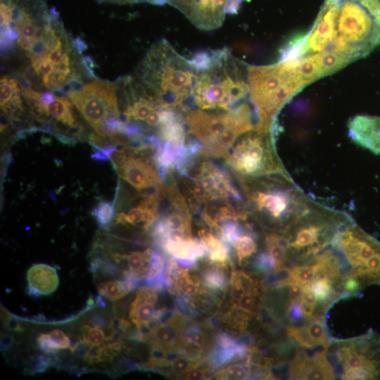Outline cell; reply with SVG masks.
<instances>
[{"mask_svg": "<svg viewBox=\"0 0 380 380\" xmlns=\"http://www.w3.org/2000/svg\"><path fill=\"white\" fill-rule=\"evenodd\" d=\"M330 55L344 68L380 46V0H325Z\"/></svg>", "mask_w": 380, "mask_h": 380, "instance_id": "cell-1", "label": "cell"}, {"mask_svg": "<svg viewBox=\"0 0 380 380\" xmlns=\"http://www.w3.org/2000/svg\"><path fill=\"white\" fill-rule=\"evenodd\" d=\"M191 61L195 70L191 109L227 110L249 99L248 65L228 49L203 51Z\"/></svg>", "mask_w": 380, "mask_h": 380, "instance_id": "cell-2", "label": "cell"}, {"mask_svg": "<svg viewBox=\"0 0 380 380\" xmlns=\"http://www.w3.org/2000/svg\"><path fill=\"white\" fill-rule=\"evenodd\" d=\"M246 211L265 227L284 233L310 207L291 176L238 177Z\"/></svg>", "mask_w": 380, "mask_h": 380, "instance_id": "cell-3", "label": "cell"}, {"mask_svg": "<svg viewBox=\"0 0 380 380\" xmlns=\"http://www.w3.org/2000/svg\"><path fill=\"white\" fill-rule=\"evenodd\" d=\"M194 77L191 59L182 56L163 39L147 52L137 79L164 105L184 113L192 108Z\"/></svg>", "mask_w": 380, "mask_h": 380, "instance_id": "cell-4", "label": "cell"}, {"mask_svg": "<svg viewBox=\"0 0 380 380\" xmlns=\"http://www.w3.org/2000/svg\"><path fill=\"white\" fill-rule=\"evenodd\" d=\"M187 134L199 152L223 157L242 134L257 128L258 119L250 99L227 110L192 108L184 112Z\"/></svg>", "mask_w": 380, "mask_h": 380, "instance_id": "cell-5", "label": "cell"}, {"mask_svg": "<svg viewBox=\"0 0 380 380\" xmlns=\"http://www.w3.org/2000/svg\"><path fill=\"white\" fill-rule=\"evenodd\" d=\"M250 101L258 118V128L273 129L282 108L306 87L284 61L265 65H248Z\"/></svg>", "mask_w": 380, "mask_h": 380, "instance_id": "cell-6", "label": "cell"}, {"mask_svg": "<svg viewBox=\"0 0 380 380\" xmlns=\"http://www.w3.org/2000/svg\"><path fill=\"white\" fill-rule=\"evenodd\" d=\"M277 128H255L240 136L222 157L237 177L289 176L276 147Z\"/></svg>", "mask_w": 380, "mask_h": 380, "instance_id": "cell-7", "label": "cell"}, {"mask_svg": "<svg viewBox=\"0 0 380 380\" xmlns=\"http://www.w3.org/2000/svg\"><path fill=\"white\" fill-rule=\"evenodd\" d=\"M350 217L313 201L309 209L284 234L288 251L303 258L315 255L331 241Z\"/></svg>", "mask_w": 380, "mask_h": 380, "instance_id": "cell-8", "label": "cell"}, {"mask_svg": "<svg viewBox=\"0 0 380 380\" xmlns=\"http://www.w3.org/2000/svg\"><path fill=\"white\" fill-rule=\"evenodd\" d=\"M206 158L202 153L196 154L179 172L191 205L198 208L204 203L224 200L244 203L229 174Z\"/></svg>", "mask_w": 380, "mask_h": 380, "instance_id": "cell-9", "label": "cell"}, {"mask_svg": "<svg viewBox=\"0 0 380 380\" xmlns=\"http://www.w3.org/2000/svg\"><path fill=\"white\" fill-rule=\"evenodd\" d=\"M336 357L343 367L342 379H380V336L367 334L337 343Z\"/></svg>", "mask_w": 380, "mask_h": 380, "instance_id": "cell-10", "label": "cell"}, {"mask_svg": "<svg viewBox=\"0 0 380 380\" xmlns=\"http://www.w3.org/2000/svg\"><path fill=\"white\" fill-rule=\"evenodd\" d=\"M67 96L96 133L109 116L120 118L115 82L96 80Z\"/></svg>", "mask_w": 380, "mask_h": 380, "instance_id": "cell-11", "label": "cell"}, {"mask_svg": "<svg viewBox=\"0 0 380 380\" xmlns=\"http://www.w3.org/2000/svg\"><path fill=\"white\" fill-rule=\"evenodd\" d=\"M248 0H196L187 18L199 30H211L220 27L228 14L238 12Z\"/></svg>", "mask_w": 380, "mask_h": 380, "instance_id": "cell-12", "label": "cell"}, {"mask_svg": "<svg viewBox=\"0 0 380 380\" xmlns=\"http://www.w3.org/2000/svg\"><path fill=\"white\" fill-rule=\"evenodd\" d=\"M292 379H334L336 374L327 358V348L317 352L313 358L305 351L299 350L291 364Z\"/></svg>", "mask_w": 380, "mask_h": 380, "instance_id": "cell-13", "label": "cell"}, {"mask_svg": "<svg viewBox=\"0 0 380 380\" xmlns=\"http://www.w3.org/2000/svg\"><path fill=\"white\" fill-rule=\"evenodd\" d=\"M348 136L357 145L380 155V117L360 115L348 122Z\"/></svg>", "mask_w": 380, "mask_h": 380, "instance_id": "cell-14", "label": "cell"}, {"mask_svg": "<svg viewBox=\"0 0 380 380\" xmlns=\"http://www.w3.org/2000/svg\"><path fill=\"white\" fill-rule=\"evenodd\" d=\"M163 249L170 255L177 263L191 267L195 261L206 255L203 243L191 236L179 235L171 236L160 243Z\"/></svg>", "mask_w": 380, "mask_h": 380, "instance_id": "cell-15", "label": "cell"}, {"mask_svg": "<svg viewBox=\"0 0 380 380\" xmlns=\"http://www.w3.org/2000/svg\"><path fill=\"white\" fill-rule=\"evenodd\" d=\"M158 289L151 286L137 292L129 312V318L137 327H148L151 322L159 320L164 314L163 310L156 309Z\"/></svg>", "mask_w": 380, "mask_h": 380, "instance_id": "cell-16", "label": "cell"}, {"mask_svg": "<svg viewBox=\"0 0 380 380\" xmlns=\"http://www.w3.org/2000/svg\"><path fill=\"white\" fill-rule=\"evenodd\" d=\"M27 291L34 296L53 293L58 286L59 279L56 269L47 264H34L27 272Z\"/></svg>", "mask_w": 380, "mask_h": 380, "instance_id": "cell-17", "label": "cell"}, {"mask_svg": "<svg viewBox=\"0 0 380 380\" xmlns=\"http://www.w3.org/2000/svg\"><path fill=\"white\" fill-rule=\"evenodd\" d=\"M289 335L305 348H312L322 345L324 348L329 346L328 333L324 319L312 318L305 325L300 327L291 326L286 328Z\"/></svg>", "mask_w": 380, "mask_h": 380, "instance_id": "cell-18", "label": "cell"}, {"mask_svg": "<svg viewBox=\"0 0 380 380\" xmlns=\"http://www.w3.org/2000/svg\"><path fill=\"white\" fill-rule=\"evenodd\" d=\"M217 347L210 355V361L214 367H219L236 359H242L247 356V348L236 342L228 334H219Z\"/></svg>", "mask_w": 380, "mask_h": 380, "instance_id": "cell-19", "label": "cell"}, {"mask_svg": "<svg viewBox=\"0 0 380 380\" xmlns=\"http://www.w3.org/2000/svg\"><path fill=\"white\" fill-rule=\"evenodd\" d=\"M182 327V319L174 316L167 322L156 327L147 338H150L156 347L167 350H173L179 346V336Z\"/></svg>", "mask_w": 380, "mask_h": 380, "instance_id": "cell-20", "label": "cell"}, {"mask_svg": "<svg viewBox=\"0 0 380 380\" xmlns=\"http://www.w3.org/2000/svg\"><path fill=\"white\" fill-rule=\"evenodd\" d=\"M198 235L205 248L206 255L212 262L227 263L230 253L227 243L205 229L199 230Z\"/></svg>", "mask_w": 380, "mask_h": 380, "instance_id": "cell-21", "label": "cell"}, {"mask_svg": "<svg viewBox=\"0 0 380 380\" xmlns=\"http://www.w3.org/2000/svg\"><path fill=\"white\" fill-rule=\"evenodd\" d=\"M152 251L151 249H146L143 252L134 251L129 254H115L113 257L118 262L126 260L129 268L127 272L140 281L141 279H146L148 274Z\"/></svg>", "mask_w": 380, "mask_h": 380, "instance_id": "cell-22", "label": "cell"}, {"mask_svg": "<svg viewBox=\"0 0 380 380\" xmlns=\"http://www.w3.org/2000/svg\"><path fill=\"white\" fill-rule=\"evenodd\" d=\"M137 284V281L133 278L124 277L122 280H110L100 283L98 291L104 298L115 300L125 296Z\"/></svg>", "mask_w": 380, "mask_h": 380, "instance_id": "cell-23", "label": "cell"}, {"mask_svg": "<svg viewBox=\"0 0 380 380\" xmlns=\"http://www.w3.org/2000/svg\"><path fill=\"white\" fill-rule=\"evenodd\" d=\"M49 115H51L58 122L72 127L76 125L70 99L64 96H56L54 101L48 106Z\"/></svg>", "mask_w": 380, "mask_h": 380, "instance_id": "cell-24", "label": "cell"}, {"mask_svg": "<svg viewBox=\"0 0 380 380\" xmlns=\"http://www.w3.org/2000/svg\"><path fill=\"white\" fill-rule=\"evenodd\" d=\"M205 336L200 327H183L179 336V347L184 349L199 350L205 344Z\"/></svg>", "mask_w": 380, "mask_h": 380, "instance_id": "cell-25", "label": "cell"}, {"mask_svg": "<svg viewBox=\"0 0 380 380\" xmlns=\"http://www.w3.org/2000/svg\"><path fill=\"white\" fill-rule=\"evenodd\" d=\"M213 263V266L207 269L203 276L205 285L213 289H222L228 284L229 279L226 274L225 264Z\"/></svg>", "mask_w": 380, "mask_h": 380, "instance_id": "cell-26", "label": "cell"}, {"mask_svg": "<svg viewBox=\"0 0 380 380\" xmlns=\"http://www.w3.org/2000/svg\"><path fill=\"white\" fill-rule=\"evenodd\" d=\"M236 253L239 264L257 252V243L251 233L245 231L231 243Z\"/></svg>", "mask_w": 380, "mask_h": 380, "instance_id": "cell-27", "label": "cell"}, {"mask_svg": "<svg viewBox=\"0 0 380 380\" xmlns=\"http://www.w3.org/2000/svg\"><path fill=\"white\" fill-rule=\"evenodd\" d=\"M291 280L301 285L303 289L310 288V285L317 279V272L315 263L296 266L291 269Z\"/></svg>", "mask_w": 380, "mask_h": 380, "instance_id": "cell-28", "label": "cell"}, {"mask_svg": "<svg viewBox=\"0 0 380 380\" xmlns=\"http://www.w3.org/2000/svg\"><path fill=\"white\" fill-rule=\"evenodd\" d=\"M230 284L231 287L240 289L246 294H258V281L243 271H233L231 275Z\"/></svg>", "mask_w": 380, "mask_h": 380, "instance_id": "cell-29", "label": "cell"}, {"mask_svg": "<svg viewBox=\"0 0 380 380\" xmlns=\"http://www.w3.org/2000/svg\"><path fill=\"white\" fill-rule=\"evenodd\" d=\"M114 202L101 201L92 210V215L96 219L99 226L103 229H108L115 215Z\"/></svg>", "mask_w": 380, "mask_h": 380, "instance_id": "cell-30", "label": "cell"}, {"mask_svg": "<svg viewBox=\"0 0 380 380\" xmlns=\"http://www.w3.org/2000/svg\"><path fill=\"white\" fill-rule=\"evenodd\" d=\"M250 360L244 363L228 366L215 374L221 379H243L249 376L251 374Z\"/></svg>", "mask_w": 380, "mask_h": 380, "instance_id": "cell-31", "label": "cell"}, {"mask_svg": "<svg viewBox=\"0 0 380 380\" xmlns=\"http://www.w3.org/2000/svg\"><path fill=\"white\" fill-rule=\"evenodd\" d=\"M19 91H22L17 80L8 77H1L0 82L1 108L4 107Z\"/></svg>", "mask_w": 380, "mask_h": 380, "instance_id": "cell-32", "label": "cell"}, {"mask_svg": "<svg viewBox=\"0 0 380 380\" xmlns=\"http://www.w3.org/2000/svg\"><path fill=\"white\" fill-rule=\"evenodd\" d=\"M333 281L328 277H321L316 279L310 286V290L315 296L317 301L326 302L331 298Z\"/></svg>", "mask_w": 380, "mask_h": 380, "instance_id": "cell-33", "label": "cell"}, {"mask_svg": "<svg viewBox=\"0 0 380 380\" xmlns=\"http://www.w3.org/2000/svg\"><path fill=\"white\" fill-rule=\"evenodd\" d=\"M198 358L189 355H179L170 360L168 365L174 373L186 374L198 367Z\"/></svg>", "mask_w": 380, "mask_h": 380, "instance_id": "cell-34", "label": "cell"}, {"mask_svg": "<svg viewBox=\"0 0 380 380\" xmlns=\"http://www.w3.org/2000/svg\"><path fill=\"white\" fill-rule=\"evenodd\" d=\"M82 333L87 343L94 347L102 344L105 338L103 331L99 327L89 328L88 326H84L82 328Z\"/></svg>", "mask_w": 380, "mask_h": 380, "instance_id": "cell-35", "label": "cell"}, {"mask_svg": "<svg viewBox=\"0 0 380 380\" xmlns=\"http://www.w3.org/2000/svg\"><path fill=\"white\" fill-rule=\"evenodd\" d=\"M255 266L263 272H270L278 267L275 260L267 251L258 254Z\"/></svg>", "mask_w": 380, "mask_h": 380, "instance_id": "cell-36", "label": "cell"}, {"mask_svg": "<svg viewBox=\"0 0 380 380\" xmlns=\"http://www.w3.org/2000/svg\"><path fill=\"white\" fill-rule=\"evenodd\" d=\"M256 293L244 294L233 308L246 313H252L256 306Z\"/></svg>", "mask_w": 380, "mask_h": 380, "instance_id": "cell-37", "label": "cell"}, {"mask_svg": "<svg viewBox=\"0 0 380 380\" xmlns=\"http://www.w3.org/2000/svg\"><path fill=\"white\" fill-rule=\"evenodd\" d=\"M342 287L348 295H355L360 292L364 284L357 277L349 274L342 279Z\"/></svg>", "mask_w": 380, "mask_h": 380, "instance_id": "cell-38", "label": "cell"}, {"mask_svg": "<svg viewBox=\"0 0 380 380\" xmlns=\"http://www.w3.org/2000/svg\"><path fill=\"white\" fill-rule=\"evenodd\" d=\"M49 336L56 350L65 349L70 346V342L68 336L61 329L52 330L49 334Z\"/></svg>", "mask_w": 380, "mask_h": 380, "instance_id": "cell-39", "label": "cell"}, {"mask_svg": "<svg viewBox=\"0 0 380 380\" xmlns=\"http://www.w3.org/2000/svg\"><path fill=\"white\" fill-rule=\"evenodd\" d=\"M196 0H163V4H168L181 11L186 18L191 11Z\"/></svg>", "mask_w": 380, "mask_h": 380, "instance_id": "cell-40", "label": "cell"}, {"mask_svg": "<svg viewBox=\"0 0 380 380\" xmlns=\"http://www.w3.org/2000/svg\"><path fill=\"white\" fill-rule=\"evenodd\" d=\"M37 343L39 348L46 353L53 354L58 351L48 334H40L37 338Z\"/></svg>", "mask_w": 380, "mask_h": 380, "instance_id": "cell-41", "label": "cell"}, {"mask_svg": "<svg viewBox=\"0 0 380 380\" xmlns=\"http://www.w3.org/2000/svg\"><path fill=\"white\" fill-rule=\"evenodd\" d=\"M286 314L288 318L292 322H297L304 316L298 302L289 303Z\"/></svg>", "mask_w": 380, "mask_h": 380, "instance_id": "cell-42", "label": "cell"}, {"mask_svg": "<svg viewBox=\"0 0 380 380\" xmlns=\"http://www.w3.org/2000/svg\"><path fill=\"white\" fill-rule=\"evenodd\" d=\"M100 2H108L118 4H129L136 3H149L156 5H163V0H98Z\"/></svg>", "mask_w": 380, "mask_h": 380, "instance_id": "cell-43", "label": "cell"}, {"mask_svg": "<svg viewBox=\"0 0 380 380\" xmlns=\"http://www.w3.org/2000/svg\"><path fill=\"white\" fill-rule=\"evenodd\" d=\"M207 371L206 369H201L198 367L186 373L184 376L189 379H202L206 376Z\"/></svg>", "mask_w": 380, "mask_h": 380, "instance_id": "cell-44", "label": "cell"}, {"mask_svg": "<svg viewBox=\"0 0 380 380\" xmlns=\"http://www.w3.org/2000/svg\"><path fill=\"white\" fill-rule=\"evenodd\" d=\"M72 45L75 49L80 54H81L84 50L87 49V44L79 37H77L72 40Z\"/></svg>", "mask_w": 380, "mask_h": 380, "instance_id": "cell-45", "label": "cell"}]
</instances>
